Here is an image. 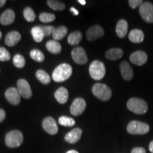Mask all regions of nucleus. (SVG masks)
Segmentation results:
<instances>
[{"instance_id":"nucleus-30","label":"nucleus","mask_w":153,"mask_h":153,"mask_svg":"<svg viewBox=\"0 0 153 153\" xmlns=\"http://www.w3.org/2000/svg\"><path fill=\"white\" fill-rule=\"evenodd\" d=\"M30 56L33 60L37 61L38 62H43L44 59H45V56H44L43 53L41 51L37 49L32 50L30 52Z\"/></svg>"},{"instance_id":"nucleus-36","label":"nucleus","mask_w":153,"mask_h":153,"mask_svg":"<svg viewBox=\"0 0 153 153\" xmlns=\"http://www.w3.org/2000/svg\"><path fill=\"white\" fill-rule=\"evenodd\" d=\"M129 6L132 9H135L137 7H140V5L143 3L142 0H130L128 1Z\"/></svg>"},{"instance_id":"nucleus-21","label":"nucleus","mask_w":153,"mask_h":153,"mask_svg":"<svg viewBox=\"0 0 153 153\" xmlns=\"http://www.w3.org/2000/svg\"><path fill=\"white\" fill-rule=\"evenodd\" d=\"M128 38L132 43H140L144 40V33L140 29H133L130 32Z\"/></svg>"},{"instance_id":"nucleus-22","label":"nucleus","mask_w":153,"mask_h":153,"mask_svg":"<svg viewBox=\"0 0 153 153\" xmlns=\"http://www.w3.org/2000/svg\"><path fill=\"white\" fill-rule=\"evenodd\" d=\"M123 50L118 48H111L108 51H107L106 54H105V56L108 60H116L120 59V57L123 56Z\"/></svg>"},{"instance_id":"nucleus-19","label":"nucleus","mask_w":153,"mask_h":153,"mask_svg":"<svg viewBox=\"0 0 153 153\" xmlns=\"http://www.w3.org/2000/svg\"><path fill=\"white\" fill-rule=\"evenodd\" d=\"M128 29V22L124 19H120L116 24V31L118 37L123 38L127 35Z\"/></svg>"},{"instance_id":"nucleus-5","label":"nucleus","mask_w":153,"mask_h":153,"mask_svg":"<svg viewBox=\"0 0 153 153\" xmlns=\"http://www.w3.org/2000/svg\"><path fill=\"white\" fill-rule=\"evenodd\" d=\"M89 74L95 80H101L106 74V68L104 64L99 60H94L89 66Z\"/></svg>"},{"instance_id":"nucleus-28","label":"nucleus","mask_w":153,"mask_h":153,"mask_svg":"<svg viewBox=\"0 0 153 153\" xmlns=\"http://www.w3.org/2000/svg\"><path fill=\"white\" fill-rule=\"evenodd\" d=\"M47 4L50 8L55 11H62L65 8V4L60 1H56V0H48L47 1Z\"/></svg>"},{"instance_id":"nucleus-41","label":"nucleus","mask_w":153,"mask_h":153,"mask_svg":"<svg viewBox=\"0 0 153 153\" xmlns=\"http://www.w3.org/2000/svg\"><path fill=\"white\" fill-rule=\"evenodd\" d=\"M6 2H7L6 0H0V8H1L5 4Z\"/></svg>"},{"instance_id":"nucleus-29","label":"nucleus","mask_w":153,"mask_h":153,"mask_svg":"<svg viewBox=\"0 0 153 153\" xmlns=\"http://www.w3.org/2000/svg\"><path fill=\"white\" fill-rule=\"evenodd\" d=\"M58 123L62 126H66V127H72L75 125V120L73 118L68 117V116H61L59 118Z\"/></svg>"},{"instance_id":"nucleus-17","label":"nucleus","mask_w":153,"mask_h":153,"mask_svg":"<svg viewBox=\"0 0 153 153\" xmlns=\"http://www.w3.org/2000/svg\"><path fill=\"white\" fill-rule=\"evenodd\" d=\"M21 38H22V36L18 31H16V30L11 31L6 36L5 43L9 47L14 46L20 41Z\"/></svg>"},{"instance_id":"nucleus-11","label":"nucleus","mask_w":153,"mask_h":153,"mask_svg":"<svg viewBox=\"0 0 153 153\" xmlns=\"http://www.w3.org/2000/svg\"><path fill=\"white\" fill-rule=\"evenodd\" d=\"M104 34V30L101 26L99 25H94L87 30L86 33V37L89 41H93L98 38L102 37Z\"/></svg>"},{"instance_id":"nucleus-40","label":"nucleus","mask_w":153,"mask_h":153,"mask_svg":"<svg viewBox=\"0 0 153 153\" xmlns=\"http://www.w3.org/2000/svg\"><path fill=\"white\" fill-rule=\"evenodd\" d=\"M149 150L152 153H153V140L151 141L150 145H149Z\"/></svg>"},{"instance_id":"nucleus-26","label":"nucleus","mask_w":153,"mask_h":153,"mask_svg":"<svg viewBox=\"0 0 153 153\" xmlns=\"http://www.w3.org/2000/svg\"><path fill=\"white\" fill-rule=\"evenodd\" d=\"M31 35L33 36V40L37 43H40L43 40L45 35L42 30V28L39 26H34L31 29Z\"/></svg>"},{"instance_id":"nucleus-43","label":"nucleus","mask_w":153,"mask_h":153,"mask_svg":"<svg viewBox=\"0 0 153 153\" xmlns=\"http://www.w3.org/2000/svg\"><path fill=\"white\" fill-rule=\"evenodd\" d=\"M66 153H79V152H78L77 151H76V150H69V151H68V152H67Z\"/></svg>"},{"instance_id":"nucleus-4","label":"nucleus","mask_w":153,"mask_h":153,"mask_svg":"<svg viewBox=\"0 0 153 153\" xmlns=\"http://www.w3.org/2000/svg\"><path fill=\"white\" fill-rule=\"evenodd\" d=\"M23 141H24L23 134L18 130L11 131L6 135L5 143L9 148H18L22 144Z\"/></svg>"},{"instance_id":"nucleus-7","label":"nucleus","mask_w":153,"mask_h":153,"mask_svg":"<svg viewBox=\"0 0 153 153\" xmlns=\"http://www.w3.org/2000/svg\"><path fill=\"white\" fill-rule=\"evenodd\" d=\"M140 14L145 22L153 23V4L149 1L143 2L139 9Z\"/></svg>"},{"instance_id":"nucleus-44","label":"nucleus","mask_w":153,"mask_h":153,"mask_svg":"<svg viewBox=\"0 0 153 153\" xmlns=\"http://www.w3.org/2000/svg\"><path fill=\"white\" fill-rule=\"evenodd\" d=\"M1 36H2V33H1V31H0V39H1Z\"/></svg>"},{"instance_id":"nucleus-38","label":"nucleus","mask_w":153,"mask_h":153,"mask_svg":"<svg viewBox=\"0 0 153 153\" xmlns=\"http://www.w3.org/2000/svg\"><path fill=\"white\" fill-rule=\"evenodd\" d=\"M5 116H6L5 111L3 109H1V108H0V122L3 121V120H4Z\"/></svg>"},{"instance_id":"nucleus-31","label":"nucleus","mask_w":153,"mask_h":153,"mask_svg":"<svg viewBox=\"0 0 153 153\" xmlns=\"http://www.w3.org/2000/svg\"><path fill=\"white\" fill-rule=\"evenodd\" d=\"M24 16L28 22H33L36 19V14L34 11L30 7H26L24 10Z\"/></svg>"},{"instance_id":"nucleus-1","label":"nucleus","mask_w":153,"mask_h":153,"mask_svg":"<svg viewBox=\"0 0 153 153\" xmlns=\"http://www.w3.org/2000/svg\"><path fill=\"white\" fill-rule=\"evenodd\" d=\"M72 74V68L69 64L62 63L55 69L52 78L55 82H62L70 77Z\"/></svg>"},{"instance_id":"nucleus-24","label":"nucleus","mask_w":153,"mask_h":153,"mask_svg":"<svg viewBox=\"0 0 153 153\" xmlns=\"http://www.w3.org/2000/svg\"><path fill=\"white\" fill-rule=\"evenodd\" d=\"M82 38V34L80 31H74L68 36V41L69 44L72 45H77L80 43Z\"/></svg>"},{"instance_id":"nucleus-6","label":"nucleus","mask_w":153,"mask_h":153,"mask_svg":"<svg viewBox=\"0 0 153 153\" xmlns=\"http://www.w3.org/2000/svg\"><path fill=\"white\" fill-rule=\"evenodd\" d=\"M127 131L131 135H145L150 131V126L143 122L132 120L127 126Z\"/></svg>"},{"instance_id":"nucleus-14","label":"nucleus","mask_w":153,"mask_h":153,"mask_svg":"<svg viewBox=\"0 0 153 153\" xmlns=\"http://www.w3.org/2000/svg\"><path fill=\"white\" fill-rule=\"evenodd\" d=\"M5 97L10 104L12 105H18L21 101V95L19 94L17 88H9L5 91Z\"/></svg>"},{"instance_id":"nucleus-27","label":"nucleus","mask_w":153,"mask_h":153,"mask_svg":"<svg viewBox=\"0 0 153 153\" xmlns=\"http://www.w3.org/2000/svg\"><path fill=\"white\" fill-rule=\"evenodd\" d=\"M36 76L37 79L44 85H48L51 82V76L44 70H39L36 72Z\"/></svg>"},{"instance_id":"nucleus-9","label":"nucleus","mask_w":153,"mask_h":153,"mask_svg":"<svg viewBox=\"0 0 153 153\" xmlns=\"http://www.w3.org/2000/svg\"><path fill=\"white\" fill-rule=\"evenodd\" d=\"M17 89L19 94L25 99H29L32 96V90L28 82L24 79H20L17 82Z\"/></svg>"},{"instance_id":"nucleus-2","label":"nucleus","mask_w":153,"mask_h":153,"mask_svg":"<svg viewBox=\"0 0 153 153\" xmlns=\"http://www.w3.org/2000/svg\"><path fill=\"white\" fill-rule=\"evenodd\" d=\"M127 108L136 114H144L148 109V104L143 99L131 98L127 102Z\"/></svg>"},{"instance_id":"nucleus-37","label":"nucleus","mask_w":153,"mask_h":153,"mask_svg":"<svg viewBox=\"0 0 153 153\" xmlns=\"http://www.w3.org/2000/svg\"><path fill=\"white\" fill-rule=\"evenodd\" d=\"M131 153H146V150L145 148H141V147H136L132 150Z\"/></svg>"},{"instance_id":"nucleus-16","label":"nucleus","mask_w":153,"mask_h":153,"mask_svg":"<svg viewBox=\"0 0 153 153\" xmlns=\"http://www.w3.org/2000/svg\"><path fill=\"white\" fill-rule=\"evenodd\" d=\"M82 134V130L79 128H76L66 134V135L65 136V140H66V142L70 143V144H74L79 140L81 138Z\"/></svg>"},{"instance_id":"nucleus-35","label":"nucleus","mask_w":153,"mask_h":153,"mask_svg":"<svg viewBox=\"0 0 153 153\" xmlns=\"http://www.w3.org/2000/svg\"><path fill=\"white\" fill-rule=\"evenodd\" d=\"M43 30L44 35L45 36H49L53 35V32L55 29V28L53 26H39Z\"/></svg>"},{"instance_id":"nucleus-39","label":"nucleus","mask_w":153,"mask_h":153,"mask_svg":"<svg viewBox=\"0 0 153 153\" xmlns=\"http://www.w3.org/2000/svg\"><path fill=\"white\" fill-rule=\"evenodd\" d=\"M70 11H71L73 13L74 15H78V14H79V11L76 10L75 8H74V7H71V8H70Z\"/></svg>"},{"instance_id":"nucleus-12","label":"nucleus","mask_w":153,"mask_h":153,"mask_svg":"<svg viewBox=\"0 0 153 153\" xmlns=\"http://www.w3.org/2000/svg\"><path fill=\"white\" fill-rule=\"evenodd\" d=\"M43 129L51 135H55L58 132V126L55 119L51 116L46 117L42 123Z\"/></svg>"},{"instance_id":"nucleus-23","label":"nucleus","mask_w":153,"mask_h":153,"mask_svg":"<svg viewBox=\"0 0 153 153\" xmlns=\"http://www.w3.org/2000/svg\"><path fill=\"white\" fill-rule=\"evenodd\" d=\"M45 46H46L48 51L53 54H58L62 51V47H61L60 43H58L57 41H55V40L48 41Z\"/></svg>"},{"instance_id":"nucleus-18","label":"nucleus","mask_w":153,"mask_h":153,"mask_svg":"<svg viewBox=\"0 0 153 153\" xmlns=\"http://www.w3.org/2000/svg\"><path fill=\"white\" fill-rule=\"evenodd\" d=\"M15 19V13L12 9H7L4 11L0 16V23L4 26L10 25L14 22Z\"/></svg>"},{"instance_id":"nucleus-10","label":"nucleus","mask_w":153,"mask_h":153,"mask_svg":"<svg viewBox=\"0 0 153 153\" xmlns=\"http://www.w3.org/2000/svg\"><path fill=\"white\" fill-rule=\"evenodd\" d=\"M86 101L82 98L74 99L70 106V113L73 116H79L85 111L86 108Z\"/></svg>"},{"instance_id":"nucleus-20","label":"nucleus","mask_w":153,"mask_h":153,"mask_svg":"<svg viewBox=\"0 0 153 153\" xmlns=\"http://www.w3.org/2000/svg\"><path fill=\"white\" fill-rule=\"evenodd\" d=\"M69 97L68 91L66 88L60 87L57 89V91L55 92V97L56 100L58 101L60 104H65L68 101Z\"/></svg>"},{"instance_id":"nucleus-34","label":"nucleus","mask_w":153,"mask_h":153,"mask_svg":"<svg viewBox=\"0 0 153 153\" xmlns=\"http://www.w3.org/2000/svg\"><path fill=\"white\" fill-rule=\"evenodd\" d=\"M11 55L10 53L7 49L3 47H0V61H8L10 60Z\"/></svg>"},{"instance_id":"nucleus-3","label":"nucleus","mask_w":153,"mask_h":153,"mask_svg":"<svg viewBox=\"0 0 153 153\" xmlns=\"http://www.w3.org/2000/svg\"><path fill=\"white\" fill-rule=\"evenodd\" d=\"M92 93L97 98L101 101H108L111 98L112 91L108 86L101 83H97L92 87Z\"/></svg>"},{"instance_id":"nucleus-15","label":"nucleus","mask_w":153,"mask_h":153,"mask_svg":"<svg viewBox=\"0 0 153 153\" xmlns=\"http://www.w3.org/2000/svg\"><path fill=\"white\" fill-rule=\"evenodd\" d=\"M120 70L123 78L126 81H130L133 77V70L130 64L126 61H123L120 64Z\"/></svg>"},{"instance_id":"nucleus-32","label":"nucleus","mask_w":153,"mask_h":153,"mask_svg":"<svg viewBox=\"0 0 153 153\" xmlns=\"http://www.w3.org/2000/svg\"><path fill=\"white\" fill-rule=\"evenodd\" d=\"M13 62H14V65L18 68H24L25 64H26V60L24 56L22 55L17 54L14 55V58H13Z\"/></svg>"},{"instance_id":"nucleus-25","label":"nucleus","mask_w":153,"mask_h":153,"mask_svg":"<svg viewBox=\"0 0 153 153\" xmlns=\"http://www.w3.org/2000/svg\"><path fill=\"white\" fill-rule=\"evenodd\" d=\"M67 33H68V28L65 26H61L55 28L52 36L55 41H60L66 36Z\"/></svg>"},{"instance_id":"nucleus-8","label":"nucleus","mask_w":153,"mask_h":153,"mask_svg":"<svg viewBox=\"0 0 153 153\" xmlns=\"http://www.w3.org/2000/svg\"><path fill=\"white\" fill-rule=\"evenodd\" d=\"M72 57L74 62L78 65H84L87 62L88 57L85 51L81 47H76L72 51Z\"/></svg>"},{"instance_id":"nucleus-33","label":"nucleus","mask_w":153,"mask_h":153,"mask_svg":"<svg viewBox=\"0 0 153 153\" xmlns=\"http://www.w3.org/2000/svg\"><path fill=\"white\" fill-rule=\"evenodd\" d=\"M39 19L41 22L43 23L52 22L55 19V14L50 13H41L39 15Z\"/></svg>"},{"instance_id":"nucleus-42","label":"nucleus","mask_w":153,"mask_h":153,"mask_svg":"<svg viewBox=\"0 0 153 153\" xmlns=\"http://www.w3.org/2000/svg\"><path fill=\"white\" fill-rule=\"evenodd\" d=\"M78 2L81 4L82 5H85L86 4V1H85V0H78Z\"/></svg>"},{"instance_id":"nucleus-13","label":"nucleus","mask_w":153,"mask_h":153,"mask_svg":"<svg viewBox=\"0 0 153 153\" xmlns=\"http://www.w3.org/2000/svg\"><path fill=\"white\" fill-rule=\"evenodd\" d=\"M130 60L134 65L141 66L145 65L148 61V55L142 51H137L132 53L130 56Z\"/></svg>"}]
</instances>
